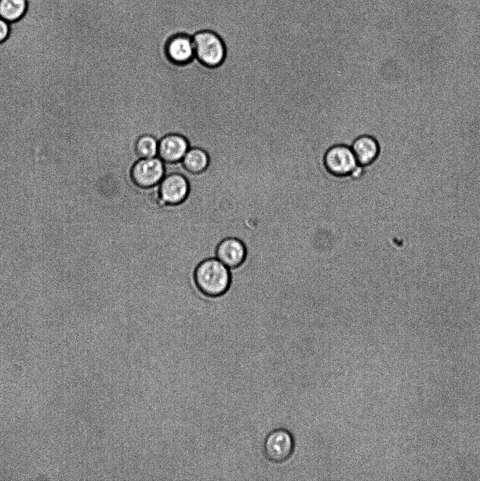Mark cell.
I'll return each mask as SVG.
<instances>
[{"label": "cell", "mask_w": 480, "mask_h": 481, "mask_svg": "<svg viewBox=\"0 0 480 481\" xmlns=\"http://www.w3.org/2000/svg\"><path fill=\"white\" fill-rule=\"evenodd\" d=\"M195 56L210 67L220 64L225 56V46L220 37L210 30H203L193 36Z\"/></svg>", "instance_id": "7a4b0ae2"}, {"label": "cell", "mask_w": 480, "mask_h": 481, "mask_svg": "<svg viewBox=\"0 0 480 481\" xmlns=\"http://www.w3.org/2000/svg\"><path fill=\"white\" fill-rule=\"evenodd\" d=\"M181 162L187 171L199 173L207 168L209 157L203 149L199 147H191L188 149Z\"/></svg>", "instance_id": "8fae6325"}, {"label": "cell", "mask_w": 480, "mask_h": 481, "mask_svg": "<svg viewBox=\"0 0 480 481\" xmlns=\"http://www.w3.org/2000/svg\"><path fill=\"white\" fill-rule=\"evenodd\" d=\"M248 249L244 241L237 237L230 236L222 239L217 244L215 257L230 270H236L246 261Z\"/></svg>", "instance_id": "52a82bcc"}, {"label": "cell", "mask_w": 480, "mask_h": 481, "mask_svg": "<svg viewBox=\"0 0 480 481\" xmlns=\"http://www.w3.org/2000/svg\"><path fill=\"white\" fill-rule=\"evenodd\" d=\"M295 440L290 431L284 428H277L266 436L263 446L265 457L274 463H282L288 461L293 454Z\"/></svg>", "instance_id": "277c9868"}, {"label": "cell", "mask_w": 480, "mask_h": 481, "mask_svg": "<svg viewBox=\"0 0 480 481\" xmlns=\"http://www.w3.org/2000/svg\"><path fill=\"white\" fill-rule=\"evenodd\" d=\"M158 139L150 135L141 136L137 141L135 149L139 158H149L158 156Z\"/></svg>", "instance_id": "4fadbf2b"}, {"label": "cell", "mask_w": 480, "mask_h": 481, "mask_svg": "<svg viewBox=\"0 0 480 481\" xmlns=\"http://www.w3.org/2000/svg\"><path fill=\"white\" fill-rule=\"evenodd\" d=\"M350 146L358 164L362 167H368L375 163L381 151L378 139L367 134L357 137Z\"/></svg>", "instance_id": "ba28073f"}, {"label": "cell", "mask_w": 480, "mask_h": 481, "mask_svg": "<svg viewBox=\"0 0 480 481\" xmlns=\"http://www.w3.org/2000/svg\"><path fill=\"white\" fill-rule=\"evenodd\" d=\"M189 184L180 173L165 175L158 184L159 196L165 205H178L188 197Z\"/></svg>", "instance_id": "8992f818"}, {"label": "cell", "mask_w": 480, "mask_h": 481, "mask_svg": "<svg viewBox=\"0 0 480 481\" xmlns=\"http://www.w3.org/2000/svg\"><path fill=\"white\" fill-rule=\"evenodd\" d=\"M165 175L164 161L158 156L139 158L132 169V178L134 183L143 188L158 185Z\"/></svg>", "instance_id": "5b68a950"}, {"label": "cell", "mask_w": 480, "mask_h": 481, "mask_svg": "<svg viewBox=\"0 0 480 481\" xmlns=\"http://www.w3.org/2000/svg\"><path fill=\"white\" fill-rule=\"evenodd\" d=\"M189 149L187 139L178 134H169L158 142V156L165 163L182 161Z\"/></svg>", "instance_id": "9c48e42d"}, {"label": "cell", "mask_w": 480, "mask_h": 481, "mask_svg": "<svg viewBox=\"0 0 480 481\" xmlns=\"http://www.w3.org/2000/svg\"><path fill=\"white\" fill-rule=\"evenodd\" d=\"M9 23L0 17V44L4 42L9 35Z\"/></svg>", "instance_id": "5bb4252c"}, {"label": "cell", "mask_w": 480, "mask_h": 481, "mask_svg": "<svg viewBox=\"0 0 480 481\" xmlns=\"http://www.w3.org/2000/svg\"><path fill=\"white\" fill-rule=\"evenodd\" d=\"M194 281L204 295L217 297L225 295L229 290L232 281V272L216 257L208 258L196 266Z\"/></svg>", "instance_id": "6da1fadb"}, {"label": "cell", "mask_w": 480, "mask_h": 481, "mask_svg": "<svg viewBox=\"0 0 480 481\" xmlns=\"http://www.w3.org/2000/svg\"><path fill=\"white\" fill-rule=\"evenodd\" d=\"M169 59L177 64H184L195 56L193 37L186 34H178L171 37L166 45Z\"/></svg>", "instance_id": "30bf717a"}, {"label": "cell", "mask_w": 480, "mask_h": 481, "mask_svg": "<svg viewBox=\"0 0 480 481\" xmlns=\"http://www.w3.org/2000/svg\"><path fill=\"white\" fill-rule=\"evenodd\" d=\"M27 9V0H0V17L8 23L20 19Z\"/></svg>", "instance_id": "7c38bea8"}, {"label": "cell", "mask_w": 480, "mask_h": 481, "mask_svg": "<svg viewBox=\"0 0 480 481\" xmlns=\"http://www.w3.org/2000/svg\"><path fill=\"white\" fill-rule=\"evenodd\" d=\"M327 171L334 177H350L359 165L350 146L338 144L330 146L323 158Z\"/></svg>", "instance_id": "3957f363"}]
</instances>
